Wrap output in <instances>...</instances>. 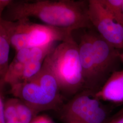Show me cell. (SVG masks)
I'll use <instances>...</instances> for the list:
<instances>
[{"instance_id":"obj_15","label":"cell","mask_w":123,"mask_h":123,"mask_svg":"<svg viewBox=\"0 0 123 123\" xmlns=\"http://www.w3.org/2000/svg\"><path fill=\"white\" fill-rule=\"evenodd\" d=\"M3 87H0V123H5L4 116L3 114V107L4 101L3 98Z\"/></svg>"},{"instance_id":"obj_5","label":"cell","mask_w":123,"mask_h":123,"mask_svg":"<svg viewBox=\"0 0 123 123\" xmlns=\"http://www.w3.org/2000/svg\"><path fill=\"white\" fill-rule=\"evenodd\" d=\"M91 91L84 90L75 95L60 109L62 118L68 123H105L107 112Z\"/></svg>"},{"instance_id":"obj_7","label":"cell","mask_w":123,"mask_h":123,"mask_svg":"<svg viewBox=\"0 0 123 123\" xmlns=\"http://www.w3.org/2000/svg\"><path fill=\"white\" fill-rule=\"evenodd\" d=\"M90 31L97 78L101 89L110 75L116 71V66L120 61V52L103 39L97 31L90 30Z\"/></svg>"},{"instance_id":"obj_19","label":"cell","mask_w":123,"mask_h":123,"mask_svg":"<svg viewBox=\"0 0 123 123\" xmlns=\"http://www.w3.org/2000/svg\"><path fill=\"white\" fill-rule=\"evenodd\" d=\"M5 123H21V122L18 120V118L16 116L12 119L5 122Z\"/></svg>"},{"instance_id":"obj_12","label":"cell","mask_w":123,"mask_h":123,"mask_svg":"<svg viewBox=\"0 0 123 123\" xmlns=\"http://www.w3.org/2000/svg\"><path fill=\"white\" fill-rule=\"evenodd\" d=\"M16 117L21 123H30L37 115L30 107L17 98H16Z\"/></svg>"},{"instance_id":"obj_10","label":"cell","mask_w":123,"mask_h":123,"mask_svg":"<svg viewBox=\"0 0 123 123\" xmlns=\"http://www.w3.org/2000/svg\"><path fill=\"white\" fill-rule=\"evenodd\" d=\"M1 19H0V87H4L6 84L5 79L10 64L9 53L11 46L8 36L2 25Z\"/></svg>"},{"instance_id":"obj_14","label":"cell","mask_w":123,"mask_h":123,"mask_svg":"<svg viewBox=\"0 0 123 123\" xmlns=\"http://www.w3.org/2000/svg\"><path fill=\"white\" fill-rule=\"evenodd\" d=\"M30 123H54L49 116L45 115L36 116Z\"/></svg>"},{"instance_id":"obj_6","label":"cell","mask_w":123,"mask_h":123,"mask_svg":"<svg viewBox=\"0 0 123 123\" xmlns=\"http://www.w3.org/2000/svg\"><path fill=\"white\" fill-rule=\"evenodd\" d=\"M88 15L93 27L107 42L119 50L123 49V26L111 15L100 0H89Z\"/></svg>"},{"instance_id":"obj_1","label":"cell","mask_w":123,"mask_h":123,"mask_svg":"<svg viewBox=\"0 0 123 123\" xmlns=\"http://www.w3.org/2000/svg\"><path fill=\"white\" fill-rule=\"evenodd\" d=\"M88 0H12L2 18L16 21L35 18L51 26L73 31L93 27L88 15Z\"/></svg>"},{"instance_id":"obj_3","label":"cell","mask_w":123,"mask_h":123,"mask_svg":"<svg viewBox=\"0 0 123 123\" xmlns=\"http://www.w3.org/2000/svg\"><path fill=\"white\" fill-rule=\"evenodd\" d=\"M44 63L55 77L62 94L74 96L84 90L79 46L74 39L56 46Z\"/></svg>"},{"instance_id":"obj_4","label":"cell","mask_w":123,"mask_h":123,"mask_svg":"<svg viewBox=\"0 0 123 123\" xmlns=\"http://www.w3.org/2000/svg\"><path fill=\"white\" fill-rule=\"evenodd\" d=\"M11 46L16 51L27 48L40 47L74 39L72 31L31 22L29 18L16 21L1 19Z\"/></svg>"},{"instance_id":"obj_18","label":"cell","mask_w":123,"mask_h":123,"mask_svg":"<svg viewBox=\"0 0 123 123\" xmlns=\"http://www.w3.org/2000/svg\"><path fill=\"white\" fill-rule=\"evenodd\" d=\"M108 123H123V116L112 119Z\"/></svg>"},{"instance_id":"obj_17","label":"cell","mask_w":123,"mask_h":123,"mask_svg":"<svg viewBox=\"0 0 123 123\" xmlns=\"http://www.w3.org/2000/svg\"><path fill=\"white\" fill-rule=\"evenodd\" d=\"M119 58H120V61L122 62L123 63V52L120 53ZM122 116H123V108L122 109H121V110H119L117 114H115V115L113 117L112 119L118 118L122 117Z\"/></svg>"},{"instance_id":"obj_9","label":"cell","mask_w":123,"mask_h":123,"mask_svg":"<svg viewBox=\"0 0 123 123\" xmlns=\"http://www.w3.org/2000/svg\"><path fill=\"white\" fill-rule=\"evenodd\" d=\"M95 96L100 100L123 104V70L111 75Z\"/></svg>"},{"instance_id":"obj_8","label":"cell","mask_w":123,"mask_h":123,"mask_svg":"<svg viewBox=\"0 0 123 123\" xmlns=\"http://www.w3.org/2000/svg\"><path fill=\"white\" fill-rule=\"evenodd\" d=\"M79 46V58L84 83V90L98 92L99 87L94 61L92 41L90 30L82 36Z\"/></svg>"},{"instance_id":"obj_2","label":"cell","mask_w":123,"mask_h":123,"mask_svg":"<svg viewBox=\"0 0 123 123\" xmlns=\"http://www.w3.org/2000/svg\"><path fill=\"white\" fill-rule=\"evenodd\" d=\"M10 93L23 102L37 114L60 109L63 97L55 77L44 63L39 72L31 79L10 86Z\"/></svg>"},{"instance_id":"obj_20","label":"cell","mask_w":123,"mask_h":123,"mask_svg":"<svg viewBox=\"0 0 123 123\" xmlns=\"http://www.w3.org/2000/svg\"><path fill=\"white\" fill-rule=\"evenodd\" d=\"M78 123V122H70V123Z\"/></svg>"},{"instance_id":"obj_16","label":"cell","mask_w":123,"mask_h":123,"mask_svg":"<svg viewBox=\"0 0 123 123\" xmlns=\"http://www.w3.org/2000/svg\"><path fill=\"white\" fill-rule=\"evenodd\" d=\"M12 0H0V19H1L5 10Z\"/></svg>"},{"instance_id":"obj_11","label":"cell","mask_w":123,"mask_h":123,"mask_svg":"<svg viewBox=\"0 0 123 123\" xmlns=\"http://www.w3.org/2000/svg\"><path fill=\"white\" fill-rule=\"evenodd\" d=\"M114 19L123 26V0H100Z\"/></svg>"},{"instance_id":"obj_13","label":"cell","mask_w":123,"mask_h":123,"mask_svg":"<svg viewBox=\"0 0 123 123\" xmlns=\"http://www.w3.org/2000/svg\"><path fill=\"white\" fill-rule=\"evenodd\" d=\"M3 114L5 122L10 120L17 116L16 98H11L4 102Z\"/></svg>"}]
</instances>
